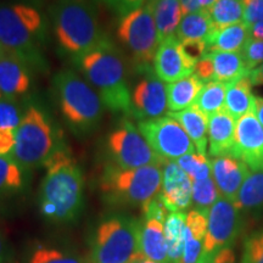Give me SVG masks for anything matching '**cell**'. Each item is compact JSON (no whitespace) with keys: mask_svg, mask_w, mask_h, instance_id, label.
<instances>
[{"mask_svg":"<svg viewBox=\"0 0 263 263\" xmlns=\"http://www.w3.org/2000/svg\"><path fill=\"white\" fill-rule=\"evenodd\" d=\"M209 212L194 209L186 213L184 250L180 263H199L203 251Z\"/></svg>","mask_w":263,"mask_h":263,"instance_id":"44dd1931","label":"cell"},{"mask_svg":"<svg viewBox=\"0 0 263 263\" xmlns=\"http://www.w3.org/2000/svg\"><path fill=\"white\" fill-rule=\"evenodd\" d=\"M213 24L210 17L209 10H200L183 16L177 28L176 37L183 41H205L213 31Z\"/></svg>","mask_w":263,"mask_h":263,"instance_id":"83f0119b","label":"cell"},{"mask_svg":"<svg viewBox=\"0 0 263 263\" xmlns=\"http://www.w3.org/2000/svg\"><path fill=\"white\" fill-rule=\"evenodd\" d=\"M216 2L217 0H199L200 6H201V9L203 10H209Z\"/></svg>","mask_w":263,"mask_h":263,"instance_id":"816d5d0a","label":"cell"},{"mask_svg":"<svg viewBox=\"0 0 263 263\" xmlns=\"http://www.w3.org/2000/svg\"><path fill=\"white\" fill-rule=\"evenodd\" d=\"M107 151L115 166L120 168H140L166 162L153 150L138 127L126 118L108 134Z\"/></svg>","mask_w":263,"mask_h":263,"instance_id":"30bf717a","label":"cell"},{"mask_svg":"<svg viewBox=\"0 0 263 263\" xmlns=\"http://www.w3.org/2000/svg\"><path fill=\"white\" fill-rule=\"evenodd\" d=\"M193 182L176 161L162 166V188L160 196L168 212H184L192 203Z\"/></svg>","mask_w":263,"mask_h":263,"instance_id":"9a60e30c","label":"cell"},{"mask_svg":"<svg viewBox=\"0 0 263 263\" xmlns=\"http://www.w3.org/2000/svg\"><path fill=\"white\" fill-rule=\"evenodd\" d=\"M22 117L17 100L0 98V132H16Z\"/></svg>","mask_w":263,"mask_h":263,"instance_id":"d590c367","label":"cell"},{"mask_svg":"<svg viewBox=\"0 0 263 263\" xmlns=\"http://www.w3.org/2000/svg\"><path fill=\"white\" fill-rule=\"evenodd\" d=\"M185 222V212H170L164 222V236H166L167 242L168 263H180V259H182Z\"/></svg>","mask_w":263,"mask_h":263,"instance_id":"f546056e","label":"cell"},{"mask_svg":"<svg viewBox=\"0 0 263 263\" xmlns=\"http://www.w3.org/2000/svg\"><path fill=\"white\" fill-rule=\"evenodd\" d=\"M74 65L100 95L105 107L116 114L130 115L132 91L126 64L122 52L110 38L87 52Z\"/></svg>","mask_w":263,"mask_h":263,"instance_id":"3957f363","label":"cell"},{"mask_svg":"<svg viewBox=\"0 0 263 263\" xmlns=\"http://www.w3.org/2000/svg\"><path fill=\"white\" fill-rule=\"evenodd\" d=\"M219 196L221 195H219V192L212 177L193 182L192 202L196 210L209 212Z\"/></svg>","mask_w":263,"mask_h":263,"instance_id":"e575fe53","label":"cell"},{"mask_svg":"<svg viewBox=\"0 0 263 263\" xmlns=\"http://www.w3.org/2000/svg\"><path fill=\"white\" fill-rule=\"evenodd\" d=\"M25 170L11 155L0 156V201L22 189Z\"/></svg>","mask_w":263,"mask_h":263,"instance_id":"4dcf8cb0","label":"cell"},{"mask_svg":"<svg viewBox=\"0 0 263 263\" xmlns=\"http://www.w3.org/2000/svg\"><path fill=\"white\" fill-rule=\"evenodd\" d=\"M139 251L146 258L159 263H168L164 222L155 217H144L140 224Z\"/></svg>","mask_w":263,"mask_h":263,"instance_id":"ffe728a7","label":"cell"},{"mask_svg":"<svg viewBox=\"0 0 263 263\" xmlns=\"http://www.w3.org/2000/svg\"><path fill=\"white\" fill-rule=\"evenodd\" d=\"M180 47L185 58L195 66L209 52L205 41H183Z\"/></svg>","mask_w":263,"mask_h":263,"instance_id":"ab89813d","label":"cell"},{"mask_svg":"<svg viewBox=\"0 0 263 263\" xmlns=\"http://www.w3.org/2000/svg\"><path fill=\"white\" fill-rule=\"evenodd\" d=\"M153 10L160 43L174 37L183 17L179 0H147Z\"/></svg>","mask_w":263,"mask_h":263,"instance_id":"d4e9b609","label":"cell"},{"mask_svg":"<svg viewBox=\"0 0 263 263\" xmlns=\"http://www.w3.org/2000/svg\"><path fill=\"white\" fill-rule=\"evenodd\" d=\"M6 256H8V252H6V245H5L4 238H3L2 233H0V263L6 262Z\"/></svg>","mask_w":263,"mask_h":263,"instance_id":"c3c4849f","label":"cell"},{"mask_svg":"<svg viewBox=\"0 0 263 263\" xmlns=\"http://www.w3.org/2000/svg\"><path fill=\"white\" fill-rule=\"evenodd\" d=\"M211 164L212 178L219 195L234 202L242 183L250 173L248 164L234 156L213 157Z\"/></svg>","mask_w":263,"mask_h":263,"instance_id":"e0dca14e","label":"cell"},{"mask_svg":"<svg viewBox=\"0 0 263 263\" xmlns=\"http://www.w3.org/2000/svg\"><path fill=\"white\" fill-rule=\"evenodd\" d=\"M141 221L112 216L98 227L89 263H130L139 254Z\"/></svg>","mask_w":263,"mask_h":263,"instance_id":"ba28073f","label":"cell"},{"mask_svg":"<svg viewBox=\"0 0 263 263\" xmlns=\"http://www.w3.org/2000/svg\"><path fill=\"white\" fill-rule=\"evenodd\" d=\"M29 263H85L77 256L65 254L55 249L42 248L33 252Z\"/></svg>","mask_w":263,"mask_h":263,"instance_id":"8d00e7d4","label":"cell"},{"mask_svg":"<svg viewBox=\"0 0 263 263\" xmlns=\"http://www.w3.org/2000/svg\"><path fill=\"white\" fill-rule=\"evenodd\" d=\"M39 202L42 213L55 222H70L83 205V173L64 145H59L44 164Z\"/></svg>","mask_w":263,"mask_h":263,"instance_id":"7a4b0ae2","label":"cell"},{"mask_svg":"<svg viewBox=\"0 0 263 263\" xmlns=\"http://www.w3.org/2000/svg\"><path fill=\"white\" fill-rule=\"evenodd\" d=\"M60 144L51 121L38 106L31 105L24 112L16 130V144L11 156L25 171L44 166Z\"/></svg>","mask_w":263,"mask_h":263,"instance_id":"52a82bcc","label":"cell"},{"mask_svg":"<svg viewBox=\"0 0 263 263\" xmlns=\"http://www.w3.org/2000/svg\"><path fill=\"white\" fill-rule=\"evenodd\" d=\"M242 228L241 211L226 197L219 196L207 216V230L202 254L211 255L230 248Z\"/></svg>","mask_w":263,"mask_h":263,"instance_id":"7c38bea8","label":"cell"},{"mask_svg":"<svg viewBox=\"0 0 263 263\" xmlns=\"http://www.w3.org/2000/svg\"><path fill=\"white\" fill-rule=\"evenodd\" d=\"M117 38L129 51L138 72L147 73L154 71V60L160 41L149 3L121 17Z\"/></svg>","mask_w":263,"mask_h":263,"instance_id":"9c48e42d","label":"cell"},{"mask_svg":"<svg viewBox=\"0 0 263 263\" xmlns=\"http://www.w3.org/2000/svg\"><path fill=\"white\" fill-rule=\"evenodd\" d=\"M255 114L258 118L259 123H261L262 127H263V101H256Z\"/></svg>","mask_w":263,"mask_h":263,"instance_id":"681fc988","label":"cell"},{"mask_svg":"<svg viewBox=\"0 0 263 263\" xmlns=\"http://www.w3.org/2000/svg\"><path fill=\"white\" fill-rule=\"evenodd\" d=\"M241 263H263V230L245 240Z\"/></svg>","mask_w":263,"mask_h":263,"instance_id":"74e56055","label":"cell"},{"mask_svg":"<svg viewBox=\"0 0 263 263\" xmlns=\"http://www.w3.org/2000/svg\"><path fill=\"white\" fill-rule=\"evenodd\" d=\"M52 84L62 117L73 134L84 137L97 129L105 105L89 82L67 68L54 76Z\"/></svg>","mask_w":263,"mask_h":263,"instance_id":"5b68a950","label":"cell"},{"mask_svg":"<svg viewBox=\"0 0 263 263\" xmlns=\"http://www.w3.org/2000/svg\"><path fill=\"white\" fill-rule=\"evenodd\" d=\"M162 166L151 164L140 168H120L110 164L104 170L100 188L107 202L121 206H140L161 193Z\"/></svg>","mask_w":263,"mask_h":263,"instance_id":"8992f818","label":"cell"},{"mask_svg":"<svg viewBox=\"0 0 263 263\" xmlns=\"http://www.w3.org/2000/svg\"><path fill=\"white\" fill-rule=\"evenodd\" d=\"M138 129L164 161H177L195 151V145L178 121L161 116L138 121Z\"/></svg>","mask_w":263,"mask_h":263,"instance_id":"8fae6325","label":"cell"},{"mask_svg":"<svg viewBox=\"0 0 263 263\" xmlns=\"http://www.w3.org/2000/svg\"><path fill=\"white\" fill-rule=\"evenodd\" d=\"M242 59L250 71L263 64V41L249 38L242 48Z\"/></svg>","mask_w":263,"mask_h":263,"instance_id":"f35d334b","label":"cell"},{"mask_svg":"<svg viewBox=\"0 0 263 263\" xmlns=\"http://www.w3.org/2000/svg\"><path fill=\"white\" fill-rule=\"evenodd\" d=\"M130 263H159V262H155V261H153V259L146 258L145 256L141 255L140 252H139V254L136 256V258H134Z\"/></svg>","mask_w":263,"mask_h":263,"instance_id":"f907efd6","label":"cell"},{"mask_svg":"<svg viewBox=\"0 0 263 263\" xmlns=\"http://www.w3.org/2000/svg\"><path fill=\"white\" fill-rule=\"evenodd\" d=\"M4 51H5V49H4V45H3L2 41H0V54H2V52H4Z\"/></svg>","mask_w":263,"mask_h":263,"instance_id":"db71d44e","label":"cell"},{"mask_svg":"<svg viewBox=\"0 0 263 263\" xmlns=\"http://www.w3.org/2000/svg\"><path fill=\"white\" fill-rule=\"evenodd\" d=\"M244 24L252 26L263 21V0H242Z\"/></svg>","mask_w":263,"mask_h":263,"instance_id":"b9f144b4","label":"cell"},{"mask_svg":"<svg viewBox=\"0 0 263 263\" xmlns=\"http://www.w3.org/2000/svg\"><path fill=\"white\" fill-rule=\"evenodd\" d=\"M227 85L228 84L215 80L207 82L194 105L199 107L207 117H211L212 115L219 112L224 108Z\"/></svg>","mask_w":263,"mask_h":263,"instance_id":"d6a6232c","label":"cell"},{"mask_svg":"<svg viewBox=\"0 0 263 263\" xmlns=\"http://www.w3.org/2000/svg\"><path fill=\"white\" fill-rule=\"evenodd\" d=\"M31 70L14 55L4 51L0 54V95L2 98L18 100L31 88Z\"/></svg>","mask_w":263,"mask_h":263,"instance_id":"ac0fdd59","label":"cell"},{"mask_svg":"<svg viewBox=\"0 0 263 263\" xmlns=\"http://www.w3.org/2000/svg\"><path fill=\"white\" fill-rule=\"evenodd\" d=\"M205 83L195 74L168 83L167 90V112H179L194 105Z\"/></svg>","mask_w":263,"mask_h":263,"instance_id":"603a6c76","label":"cell"},{"mask_svg":"<svg viewBox=\"0 0 263 263\" xmlns=\"http://www.w3.org/2000/svg\"><path fill=\"white\" fill-rule=\"evenodd\" d=\"M111 11L121 17L143 6L147 0H100Z\"/></svg>","mask_w":263,"mask_h":263,"instance_id":"60d3db41","label":"cell"},{"mask_svg":"<svg viewBox=\"0 0 263 263\" xmlns=\"http://www.w3.org/2000/svg\"><path fill=\"white\" fill-rule=\"evenodd\" d=\"M0 41L5 51L21 60L32 72L47 73L48 26L34 6L0 4Z\"/></svg>","mask_w":263,"mask_h":263,"instance_id":"6da1fadb","label":"cell"},{"mask_svg":"<svg viewBox=\"0 0 263 263\" xmlns=\"http://www.w3.org/2000/svg\"><path fill=\"white\" fill-rule=\"evenodd\" d=\"M199 263H235V256L232 248H227L211 255L202 254Z\"/></svg>","mask_w":263,"mask_h":263,"instance_id":"ee69618b","label":"cell"},{"mask_svg":"<svg viewBox=\"0 0 263 263\" xmlns=\"http://www.w3.org/2000/svg\"><path fill=\"white\" fill-rule=\"evenodd\" d=\"M179 3L180 8H182L183 16L202 10L201 6H200L199 0H179Z\"/></svg>","mask_w":263,"mask_h":263,"instance_id":"bcb514c9","label":"cell"},{"mask_svg":"<svg viewBox=\"0 0 263 263\" xmlns=\"http://www.w3.org/2000/svg\"><path fill=\"white\" fill-rule=\"evenodd\" d=\"M194 68L195 65L183 54L180 42L176 35L160 43L154 60V72L161 81L173 83L183 80L194 73Z\"/></svg>","mask_w":263,"mask_h":263,"instance_id":"2e32d148","label":"cell"},{"mask_svg":"<svg viewBox=\"0 0 263 263\" xmlns=\"http://www.w3.org/2000/svg\"><path fill=\"white\" fill-rule=\"evenodd\" d=\"M16 144V132H0V156L11 155Z\"/></svg>","mask_w":263,"mask_h":263,"instance_id":"f6af8a7d","label":"cell"},{"mask_svg":"<svg viewBox=\"0 0 263 263\" xmlns=\"http://www.w3.org/2000/svg\"><path fill=\"white\" fill-rule=\"evenodd\" d=\"M234 157L245 162L251 171L263 170V127L255 111L236 122Z\"/></svg>","mask_w":263,"mask_h":263,"instance_id":"5bb4252c","label":"cell"},{"mask_svg":"<svg viewBox=\"0 0 263 263\" xmlns=\"http://www.w3.org/2000/svg\"><path fill=\"white\" fill-rule=\"evenodd\" d=\"M144 78L132 90L130 115L138 121L161 117L168 111L167 90L163 82L154 71L144 73Z\"/></svg>","mask_w":263,"mask_h":263,"instance_id":"4fadbf2b","label":"cell"},{"mask_svg":"<svg viewBox=\"0 0 263 263\" xmlns=\"http://www.w3.org/2000/svg\"><path fill=\"white\" fill-rule=\"evenodd\" d=\"M235 118L223 110L209 117V153L212 157L234 156Z\"/></svg>","mask_w":263,"mask_h":263,"instance_id":"d6986e66","label":"cell"},{"mask_svg":"<svg viewBox=\"0 0 263 263\" xmlns=\"http://www.w3.org/2000/svg\"><path fill=\"white\" fill-rule=\"evenodd\" d=\"M207 55L215 68V81L229 84L249 74L250 70L240 52L210 51Z\"/></svg>","mask_w":263,"mask_h":263,"instance_id":"4316f807","label":"cell"},{"mask_svg":"<svg viewBox=\"0 0 263 263\" xmlns=\"http://www.w3.org/2000/svg\"><path fill=\"white\" fill-rule=\"evenodd\" d=\"M0 98H2V95H0Z\"/></svg>","mask_w":263,"mask_h":263,"instance_id":"11a10c76","label":"cell"},{"mask_svg":"<svg viewBox=\"0 0 263 263\" xmlns=\"http://www.w3.org/2000/svg\"><path fill=\"white\" fill-rule=\"evenodd\" d=\"M167 116L178 121L192 139L197 153L206 155L209 144V117L195 105L179 112H167Z\"/></svg>","mask_w":263,"mask_h":263,"instance_id":"7402d4cb","label":"cell"},{"mask_svg":"<svg viewBox=\"0 0 263 263\" xmlns=\"http://www.w3.org/2000/svg\"><path fill=\"white\" fill-rule=\"evenodd\" d=\"M234 203L241 212L258 211L263 209V170L251 171L249 173Z\"/></svg>","mask_w":263,"mask_h":263,"instance_id":"f1b7e54d","label":"cell"},{"mask_svg":"<svg viewBox=\"0 0 263 263\" xmlns=\"http://www.w3.org/2000/svg\"><path fill=\"white\" fill-rule=\"evenodd\" d=\"M194 74L197 76L203 83L215 80V68H213L212 60L209 55L206 54L201 60L197 62L195 68H194Z\"/></svg>","mask_w":263,"mask_h":263,"instance_id":"7bdbcfd3","label":"cell"},{"mask_svg":"<svg viewBox=\"0 0 263 263\" xmlns=\"http://www.w3.org/2000/svg\"><path fill=\"white\" fill-rule=\"evenodd\" d=\"M50 17L59 49L73 64L108 38L89 0H58Z\"/></svg>","mask_w":263,"mask_h":263,"instance_id":"277c9868","label":"cell"},{"mask_svg":"<svg viewBox=\"0 0 263 263\" xmlns=\"http://www.w3.org/2000/svg\"><path fill=\"white\" fill-rule=\"evenodd\" d=\"M249 35V26L244 22L228 26V27L221 29L213 28L212 33L206 39L207 50L209 52H240L244 48L246 41L250 38Z\"/></svg>","mask_w":263,"mask_h":263,"instance_id":"cb8c5ba5","label":"cell"},{"mask_svg":"<svg viewBox=\"0 0 263 263\" xmlns=\"http://www.w3.org/2000/svg\"><path fill=\"white\" fill-rule=\"evenodd\" d=\"M209 14L216 29L240 24L244 20L242 0H217L209 9Z\"/></svg>","mask_w":263,"mask_h":263,"instance_id":"1f68e13d","label":"cell"},{"mask_svg":"<svg viewBox=\"0 0 263 263\" xmlns=\"http://www.w3.org/2000/svg\"><path fill=\"white\" fill-rule=\"evenodd\" d=\"M256 71H257V72H258V73H259V74H261V76H263V64H262V65H259V66H258V67H257V68H256Z\"/></svg>","mask_w":263,"mask_h":263,"instance_id":"f5cc1de1","label":"cell"},{"mask_svg":"<svg viewBox=\"0 0 263 263\" xmlns=\"http://www.w3.org/2000/svg\"><path fill=\"white\" fill-rule=\"evenodd\" d=\"M178 166L189 176L192 182L203 180L212 177V164L211 161L207 159L206 155L199 153H192L184 155L176 161Z\"/></svg>","mask_w":263,"mask_h":263,"instance_id":"836d02e7","label":"cell"},{"mask_svg":"<svg viewBox=\"0 0 263 263\" xmlns=\"http://www.w3.org/2000/svg\"><path fill=\"white\" fill-rule=\"evenodd\" d=\"M249 29L251 38L261 39V41H263V21H259L257 24L250 26Z\"/></svg>","mask_w":263,"mask_h":263,"instance_id":"7dc6e473","label":"cell"},{"mask_svg":"<svg viewBox=\"0 0 263 263\" xmlns=\"http://www.w3.org/2000/svg\"><path fill=\"white\" fill-rule=\"evenodd\" d=\"M255 108L256 100L252 95L249 76L227 85L224 110L230 116L239 120L246 114L255 111Z\"/></svg>","mask_w":263,"mask_h":263,"instance_id":"484cf974","label":"cell"}]
</instances>
